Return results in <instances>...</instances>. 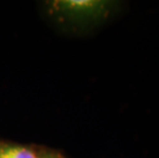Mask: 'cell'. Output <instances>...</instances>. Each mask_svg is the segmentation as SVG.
Returning a JSON list of instances; mask_svg holds the SVG:
<instances>
[{
    "label": "cell",
    "instance_id": "1",
    "mask_svg": "<svg viewBox=\"0 0 159 158\" xmlns=\"http://www.w3.org/2000/svg\"><path fill=\"white\" fill-rule=\"evenodd\" d=\"M105 2L94 0H66L56 2V7L71 16H85L99 13L104 7Z\"/></svg>",
    "mask_w": 159,
    "mask_h": 158
},
{
    "label": "cell",
    "instance_id": "2",
    "mask_svg": "<svg viewBox=\"0 0 159 158\" xmlns=\"http://www.w3.org/2000/svg\"><path fill=\"white\" fill-rule=\"evenodd\" d=\"M0 158H37L32 150L21 146L0 147Z\"/></svg>",
    "mask_w": 159,
    "mask_h": 158
},
{
    "label": "cell",
    "instance_id": "3",
    "mask_svg": "<svg viewBox=\"0 0 159 158\" xmlns=\"http://www.w3.org/2000/svg\"><path fill=\"white\" fill-rule=\"evenodd\" d=\"M46 158H55V157H46Z\"/></svg>",
    "mask_w": 159,
    "mask_h": 158
}]
</instances>
